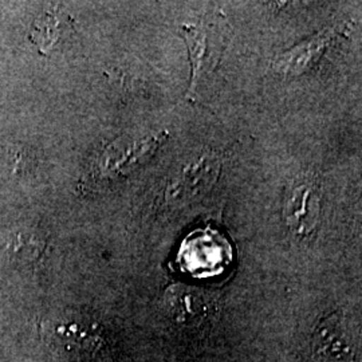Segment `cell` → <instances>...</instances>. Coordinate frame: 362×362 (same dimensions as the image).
<instances>
[{
  "label": "cell",
  "instance_id": "277c9868",
  "mask_svg": "<svg viewBox=\"0 0 362 362\" xmlns=\"http://www.w3.org/2000/svg\"><path fill=\"white\" fill-rule=\"evenodd\" d=\"M165 309L177 326L192 329L206 322L211 310V300L202 288L179 284L167 290Z\"/></svg>",
  "mask_w": 362,
  "mask_h": 362
},
{
  "label": "cell",
  "instance_id": "8992f818",
  "mask_svg": "<svg viewBox=\"0 0 362 362\" xmlns=\"http://www.w3.org/2000/svg\"><path fill=\"white\" fill-rule=\"evenodd\" d=\"M61 346L73 354L89 356L101 349L103 337L100 329L95 326L70 322L61 325L55 330Z\"/></svg>",
  "mask_w": 362,
  "mask_h": 362
},
{
  "label": "cell",
  "instance_id": "3957f363",
  "mask_svg": "<svg viewBox=\"0 0 362 362\" xmlns=\"http://www.w3.org/2000/svg\"><path fill=\"white\" fill-rule=\"evenodd\" d=\"M219 163L212 156H200L170 179L167 199L172 203H185L192 200L197 194L207 191L218 177Z\"/></svg>",
  "mask_w": 362,
  "mask_h": 362
},
{
  "label": "cell",
  "instance_id": "52a82bcc",
  "mask_svg": "<svg viewBox=\"0 0 362 362\" xmlns=\"http://www.w3.org/2000/svg\"><path fill=\"white\" fill-rule=\"evenodd\" d=\"M40 247L42 240L31 230L13 231L0 238V252L8 260H34Z\"/></svg>",
  "mask_w": 362,
  "mask_h": 362
},
{
  "label": "cell",
  "instance_id": "5b68a950",
  "mask_svg": "<svg viewBox=\"0 0 362 362\" xmlns=\"http://www.w3.org/2000/svg\"><path fill=\"white\" fill-rule=\"evenodd\" d=\"M156 148L157 141L155 137L112 144V146L103 155L100 169L105 176H117L119 173L129 172L133 167L141 164L146 157L153 155Z\"/></svg>",
  "mask_w": 362,
  "mask_h": 362
},
{
  "label": "cell",
  "instance_id": "ba28073f",
  "mask_svg": "<svg viewBox=\"0 0 362 362\" xmlns=\"http://www.w3.org/2000/svg\"><path fill=\"white\" fill-rule=\"evenodd\" d=\"M324 42L315 39L311 42H306L302 46L296 47L293 52H287L284 55V59L279 62L281 69L290 74L300 71V69H305L310 65L313 58H318L322 52Z\"/></svg>",
  "mask_w": 362,
  "mask_h": 362
},
{
  "label": "cell",
  "instance_id": "7a4b0ae2",
  "mask_svg": "<svg viewBox=\"0 0 362 362\" xmlns=\"http://www.w3.org/2000/svg\"><path fill=\"white\" fill-rule=\"evenodd\" d=\"M321 192L318 185L309 179L299 180L286 194L284 218L290 230L298 235L310 233L320 218Z\"/></svg>",
  "mask_w": 362,
  "mask_h": 362
},
{
  "label": "cell",
  "instance_id": "6da1fadb",
  "mask_svg": "<svg viewBox=\"0 0 362 362\" xmlns=\"http://www.w3.org/2000/svg\"><path fill=\"white\" fill-rule=\"evenodd\" d=\"M311 353L314 362H354V339L339 313H333L317 326L311 339Z\"/></svg>",
  "mask_w": 362,
  "mask_h": 362
}]
</instances>
